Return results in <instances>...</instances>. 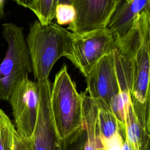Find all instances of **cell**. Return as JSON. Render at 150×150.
<instances>
[{"label":"cell","instance_id":"277c9868","mask_svg":"<svg viewBox=\"0 0 150 150\" xmlns=\"http://www.w3.org/2000/svg\"><path fill=\"white\" fill-rule=\"evenodd\" d=\"M2 35L8 47L0 64V100L8 101L15 84L32 72V67L23 28L13 23H5Z\"/></svg>","mask_w":150,"mask_h":150},{"label":"cell","instance_id":"ba28073f","mask_svg":"<svg viewBox=\"0 0 150 150\" xmlns=\"http://www.w3.org/2000/svg\"><path fill=\"white\" fill-rule=\"evenodd\" d=\"M121 0H72L74 21L67 30L81 33L107 27Z\"/></svg>","mask_w":150,"mask_h":150},{"label":"cell","instance_id":"3957f363","mask_svg":"<svg viewBox=\"0 0 150 150\" xmlns=\"http://www.w3.org/2000/svg\"><path fill=\"white\" fill-rule=\"evenodd\" d=\"M71 33L56 23L43 25L36 20L31 25L26 42L36 81L49 79L54 64L65 56Z\"/></svg>","mask_w":150,"mask_h":150},{"label":"cell","instance_id":"7c38bea8","mask_svg":"<svg viewBox=\"0 0 150 150\" xmlns=\"http://www.w3.org/2000/svg\"><path fill=\"white\" fill-rule=\"evenodd\" d=\"M125 125L126 139L131 150H150V132L138 122L131 103L125 110Z\"/></svg>","mask_w":150,"mask_h":150},{"label":"cell","instance_id":"2e32d148","mask_svg":"<svg viewBox=\"0 0 150 150\" xmlns=\"http://www.w3.org/2000/svg\"><path fill=\"white\" fill-rule=\"evenodd\" d=\"M75 10L72 5L59 4L55 9L54 18L59 25L72 23L75 18Z\"/></svg>","mask_w":150,"mask_h":150},{"label":"cell","instance_id":"5bb4252c","mask_svg":"<svg viewBox=\"0 0 150 150\" xmlns=\"http://www.w3.org/2000/svg\"><path fill=\"white\" fill-rule=\"evenodd\" d=\"M56 0H35L28 7L43 25L52 22L54 18Z\"/></svg>","mask_w":150,"mask_h":150},{"label":"cell","instance_id":"d6986e66","mask_svg":"<svg viewBox=\"0 0 150 150\" xmlns=\"http://www.w3.org/2000/svg\"><path fill=\"white\" fill-rule=\"evenodd\" d=\"M5 0H0V20L4 15V5Z\"/></svg>","mask_w":150,"mask_h":150},{"label":"cell","instance_id":"6da1fadb","mask_svg":"<svg viewBox=\"0 0 150 150\" xmlns=\"http://www.w3.org/2000/svg\"><path fill=\"white\" fill-rule=\"evenodd\" d=\"M117 49L129 57L132 66L130 100L139 124L150 132L149 11L139 13L129 30L115 39Z\"/></svg>","mask_w":150,"mask_h":150},{"label":"cell","instance_id":"ffe728a7","mask_svg":"<svg viewBox=\"0 0 150 150\" xmlns=\"http://www.w3.org/2000/svg\"><path fill=\"white\" fill-rule=\"evenodd\" d=\"M59 4L72 5V0H56V6Z\"/></svg>","mask_w":150,"mask_h":150},{"label":"cell","instance_id":"e0dca14e","mask_svg":"<svg viewBox=\"0 0 150 150\" xmlns=\"http://www.w3.org/2000/svg\"><path fill=\"white\" fill-rule=\"evenodd\" d=\"M12 150H32L30 138L22 137L15 129L13 135Z\"/></svg>","mask_w":150,"mask_h":150},{"label":"cell","instance_id":"ac0fdd59","mask_svg":"<svg viewBox=\"0 0 150 150\" xmlns=\"http://www.w3.org/2000/svg\"><path fill=\"white\" fill-rule=\"evenodd\" d=\"M18 5L22 6L25 8H28V7L35 0H13Z\"/></svg>","mask_w":150,"mask_h":150},{"label":"cell","instance_id":"9a60e30c","mask_svg":"<svg viewBox=\"0 0 150 150\" xmlns=\"http://www.w3.org/2000/svg\"><path fill=\"white\" fill-rule=\"evenodd\" d=\"M15 128L9 117L0 108V150H12Z\"/></svg>","mask_w":150,"mask_h":150},{"label":"cell","instance_id":"9c48e42d","mask_svg":"<svg viewBox=\"0 0 150 150\" xmlns=\"http://www.w3.org/2000/svg\"><path fill=\"white\" fill-rule=\"evenodd\" d=\"M85 77L88 96L99 108L110 110V101L119 89L114 51L103 57Z\"/></svg>","mask_w":150,"mask_h":150},{"label":"cell","instance_id":"30bf717a","mask_svg":"<svg viewBox=\"0 0 150 150\" xmlns=\"http://www.w3.org/2000/svg\"><path fill=\"white\" fill-rule=\"evenodd\" d=\"M149 7L150 0H121L106 28L115 39L120 38L129 30L136 17L149 11Z\"/></svg>","mask_w":150,"mask_h":150},{"label":"cell","instance_id":"8fae6325","mask_svg":"<svg viewBox=\"0 0 150 150\" xmlns=\"http://www.w3.org/2000/svg\"><path fill=\"white\" fill-rule=\"evenodd\" d=\"M82 94L84 123L81 150H104L97 125L98 107L86 91Z\"/></svg>","mask_w":150,"mask_h":150},{"label":"cell","instance_id":"7a4b0ae2","mask_svg":"<svg viewBox=\"0 0 150 150\" xmlns=\"http://www.w3.org/2000/svg\"><path fill=\"white\" fill-rule=\"evenodd\" d=\"M50 107L60 138L70 141L83 129V94L77 91L66 64L56 74L50 91Z\"/></svg>","mask_w":150,"mask_h":150},{"label":"cell","instance_id":"52a82bcc","mask_svg":"<svg viewBox=\"0 0 150 150\" xmlns=\"http://www.w3.org/2000/svg\"><path fill=\"white\" fill-rule=\"evenodd\" d=\"M40 89L38 119L30 138L32 150H72V142L60 138L56 129L50 107L52 84L49 79L37 81Z\"/></svg>","mask_w":150,"mask_h":150},{"label":"cell","instance_id":"5b68a950","mask_svg":"<svg viewBox=\"0 0 150 150\" xmlns=\"http://www.w3.org/2000/svg\"><path fill=\"white\" fill-rule=\"evenodd\" d=\"M117 49L107 28L81 33H71L65 56L86 77L104 56Z\"/></svg>","mask_w":150,"mask_h":150},{"label":"cell","instance_id":"8992f818","mask_svg":"<svg viewBox=\"0 0 150 150\" xmlns=\"http://www.w3.org/2000/svg\"><path fill=\"white\" fill-rule=\"evenodd\" d=\"M8 101L12 107L14 126L22 137L30 138L36 124L40 101V89L37 81L28 76L21 79L14 86Z\"/></svg>","mask_w":150,"mask_h":150},{"label":"cell","instance_id":"4fadbf2b","mask_svg":"<svg viewBox=\"0 0 150 150\" xmlns=\"http://www.w3.org/2000/svg\"><path fill=\"white\" fill-rule=\"evenodd\" d=\"M97 125L103 139H108L117 133L125 132V126L122 125L108 109L98 107Z\"/></svg>","mask_w":150,"mask_h":150}]
</instances>
